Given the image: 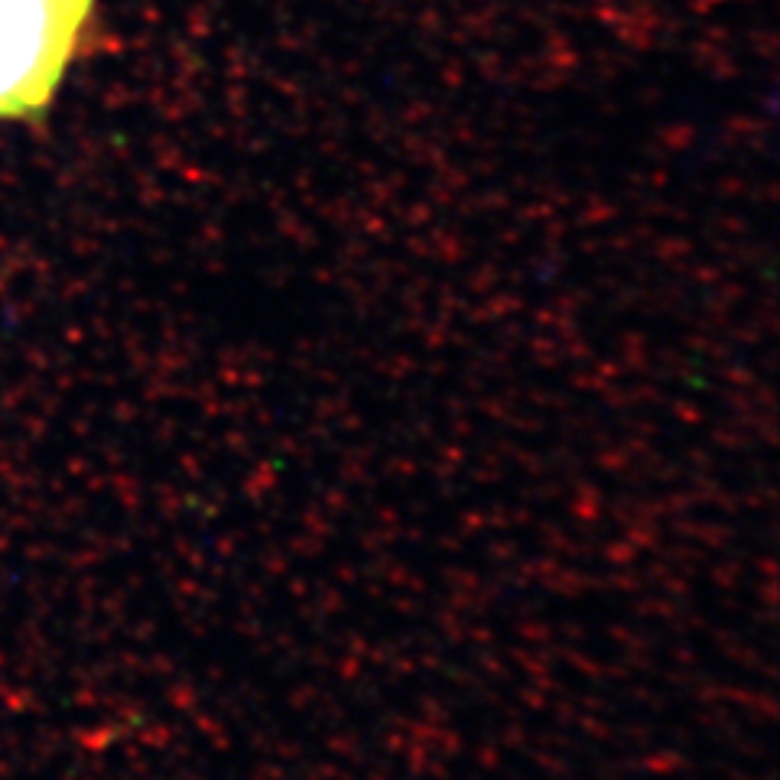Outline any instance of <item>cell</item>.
I'll return each mask as SVG.
<instances>
[{"label": "cell", "instance_id": "obj_1", "mask_svg": "<svg viewBox=\"0 0 780 780\" xmlns=\"http://www.w3.org/2000/svg\"><path fill=\"white\" fill-rule=\"evenodd\" d=\"M104 0H0V124H39L95 33Z\"/></svg>", "mask_w": 780, "mask_h": 780}]
</instances>
